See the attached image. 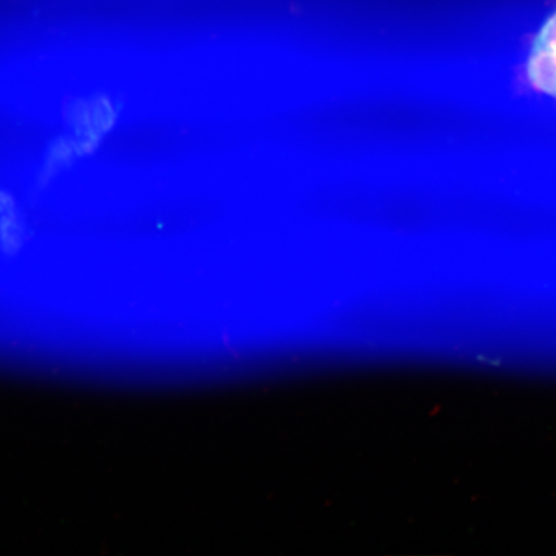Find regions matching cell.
I'll return each instance as SVG.
<instances>
[]
</instances>
